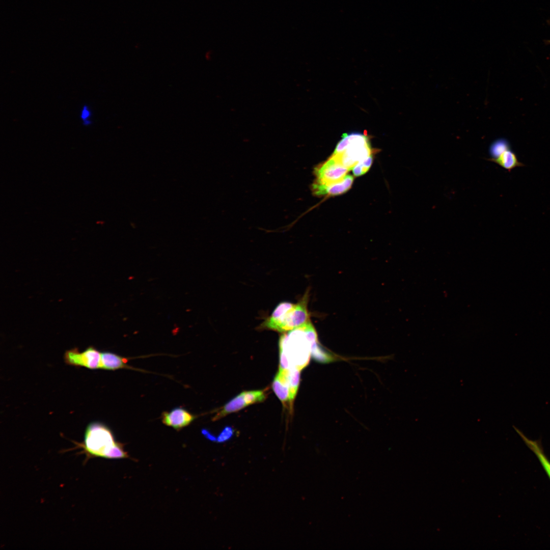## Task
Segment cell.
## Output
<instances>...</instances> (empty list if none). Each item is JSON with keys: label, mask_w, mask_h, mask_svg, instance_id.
I'll use <instances>...</instances> for the list:
<instances>
[{"label": "cell", "mask_w": 550, "mask_h": 550, "mask_svg": "<svg viewBox=\"0 0 550 550\" xmlns=\"http://www.w3.org/2000/svg\"><path fill=\"white\" fill-rule=\"evenodd\" d=\"M300 370L294 367H290L289 368V381L291 402L297 394L300 381Z\"/></svg>", "instance_id": "obj_14"}, {"label": "cell", "mask_w": 550, "mask_h": 550, "mask_svg": "<svg viewBox=\"0 0 550 550\" xmlns=\"http://www.w3.org/2000/svg\"><path fill=\"white\" fill-rule=\"evenodd\" d=\"M288 369H279L275 376L272 387L273 392L283 403L290 401Z\"/></svg>", "instance_id": "obj_10"}, {"label": "cell", "mask_w": 550, "mask_h": 550, "mask_svg": "<svg viewBox=\"0 0 550 550\" xmlns=\"http://www.w3.org/2000/svg\"><path fill=\"white\" fill-rule=\"evenodd\" d=\"M514 429L522 439L526 445L534 453L538 458L544 470L546 472L550 478V461L546 457L541 447L540 443L538 441H533L527 437L523 433L516 427L514 426Z\"/></svg>", "instance_id": "obj_12"}, {"label": "cell", "mask_w": 550, "mask_h": 550, "mask_svg": "<svg viewBox=\"0 0 550 550\" xmlns=\"http://www.w3.org/2000/svg\"><path fill=\"white\" fill-rule=\"evenodd\" d=\"M548 22L550 24V21H548ZM543 42L545 45H550V39L544 40Z\"/></svg>", "instance_id": "obj_20"}, {"label": "cell", "mask_w": 550, "mask_h": 550, "mask_svg": "<svg viewBox=\"0 0 550 550\" xmlns=\"http://www.w3.org/2000/svg\"><path fill=\"white\" fill-rule=\"evenodd\" d=\"M486 160L498 164L509 172L515 168L525 166L519 161L516 154L510 148L506 149L496 158H489Z\"/></svg>", "instance_id": "obj_11"}, {"label": "cell", "mask_w": 550, "mask_h": 550, "mask_svg": "<svg viewBox=\"0 0 550 550\" xmlns=\"http://www.w3.org/2000/svg\"><path fill=\"white\" fill-rule=\"evenodd\" d=\"M373 161L372 154L364 161L358 163L352 168V172L355 176H360L365 174L370 169Z\"/></svg>", "instance_id": "obj_16"}, {"label": "cell", "mask_w": 550, "mask_h": 550, "mask_svg": "<svg viewBox=\"0 0 550 550\" xmlns=\"http://www.w3.org/2000/svg\"><path fill=\"white\" fill-rule=\"evenodd\" d=\"M91 115L90 110L87 105H85L81 110L80 114V118L83 120L85 125H87L90 123L89 119L90 118Z\"/></svg>", "instance_id": "obj_18"}, {"label": "cell", "mask_w": 550, "mask_h": 550, "mask_svg": "<svg viewBox=\"0 0 550 550\" xmlns=\"http://www.w3.org/2000/svg\"><path fill=\"white\" fill-rule=\"evenodd\" d=\"M117 442L112 431L105 425L99 422L90 423L86 427L84 441L77 443L82 453L88 458L102 457L111 459L113 449Z\"/></svg>", "instance_id": "obj_3"}, {"label": "cell", "mask_w": 550, "mask_h": 550, "mask_svg": "<svg viewBox=\"0 0 550 550\" xmlns=\"http://www.w3.org/2000/svg\"><path fill=\"white\" fill-rule=\"evenodd\" d=\"M510 148L509 143L504 139H499L493 142L489 148L490 157L494 158L507 149Z\"/></svg>", "instance_id": "obj_15"}, {"label": "cell", "mask_w": 550, "mask_h": 550, "mask_svg": "<svg viewBox=\"0 0 550 550\" xmlns=\"http://www.w3.org/2000/svg\"><path fill=\"white\" fill-rule=\"evenodd\" d=\"M127 362V359L114 353L110 352L101 353V369L115 370L126 368Z\"/></svg>", "instance_id": "obj_13"}, {"label": "cell", "mask_w": 550, "mask_h": 550, "mask_svg": "<svg viewBox=\"0 0 550 550\" xmlns=\"http://www.w3.org/2000/svg\"><path fill=\"white\" fill-rule=\"evenodd\" d=\"M353 177L350 175H346L340 181L328 184H321L314 181L311 185V189L315 196H337L346 192L351 187Z\"/></svg>", "instance_id": "obj_8"}, {"label": "cell", "mask_w": 550, "mask_h": 550, "mask_svg": "<svg viewBox=\"0 0 550 550\" xmlns=\"http://www.w3.org/2000/svg\"><path fill=\"white\" fill-rule=\"evenodd\" d=\"M308 294L301 301L294 304L282 302L274 309L271 315L263 324L268 329L283 333L292 330L310 321L307 309Z\"/></svg>", "instance_id": "obj_2"}, {"label": "cell", "mask_w": 550, "mask_h": 550, "mask_svg": "<svg viewBox=\"0 0 550 550\" xmlns=\"http://www.w3.org/2000/svg\"><path fill=\"white\" fill-rule=\"evenodd\" d=\"M332 154L342 165L351 170L372 154L367 134L359 132L344 133Z\"/></svg>", "instance_id": "obj_4"}, {"label": "cell", "mask_w": 550, "mask_h": 550, "mask_svg": "<svg viewBox=\"0 0 550 550\" xmlns=\"http://www.w3.org/2000/svg\"><path fill=\"white\" fill-rule=\"evenodd\" d=\"M349 170L332 155L325 162L314 168L316 177L314 181L325 184L337 182L341 181Z\"/></svg>", "instance_id": "obj_6"}, {"label": "cell", "mask_w": 550, "mask_h": 550, "mask_svg": "<svg viewBox=\"0 0 550 550\" xmlns=\"http://www.w3.org/2000/svg\"><path fill=\"white\" fill-rule=\"evenodd\" d=\"M318 345L317 335L311 321L283 334L279 350L286 354L290 367L301 370L309 363L312 351Z\"/></svg>", "instance_id": "obj_1"}, {"label": "cell", "mask_w": 550, "mask_h": 550, "mask_svg": "<svg viewBox=\"0 0 550 550\" xmlns=\"http://www.w3.org/2000/svg\"><path fill=\"white\" fill-rule=\"evenodd\" d=\"M162 423L177 430H180L190 424L195 416L181 407L175 408L169 412L162 414Z\"/></svg>", "instance_id": "obj_9"}, {"label": "cell", "mask_w": 550, "mask_h": 550, "mask_svg": "<svg viewBox=\"0 0 550 550\" xmlns=\"http://www.w3.org/2000/svg\"><path fill=\"white\" fill-rule=\"evenodd\" d=\"M64 359L66 364L70 366L101 369V353L93 346L81 352L77 348L68 350L65 352Z\"/></svg>", "instance_id": "obj_5"}, {"label": "cell", "mask_w": 550, "mask_h": 550, "mask_svg": "<svg viewBox=\"0 0 550 550\" xmlns=\"http://www.w3.org/2000/svg\"><path fill=\"white\" fill-rule=\"evenodd\" d=\"M233 429L230 426L225 427L221 432L216 441L218 442H224L229 439L233 435Z\"/></svg>", "instance_id": "obj_17"}, {"label": "cell", "mask_w": 550, "mask_h": 550, "mask_svg": "<svg viewBox=\"0 0 550 550\" xmlns=\"http://www.w3.org/2000/svg\"><path fill=\"white\" fill-rule=\"evenodd\" d=\"M266 395L263 391H250L243 392L227 403L222 409L213 418L217 420L232 413L237 411L244 407L265 399Z\"/></svg>", "instance_id": "obj_7"}, {"label": "cell", "mask_w": 550, "mask_h": 550, "mask_svg": "<svg viewBox=\"0 0 550 550\" xmlns=\"http://www.w3.org/2000/svg\"><path fill=\"white\" fill-rule=\"evenodd\" d=\"M202 433L208 439L211 441H216L215 436H213L207 430L203 429Z\"/></svg>", "instance_id": "obj_19"}]
</instances>
